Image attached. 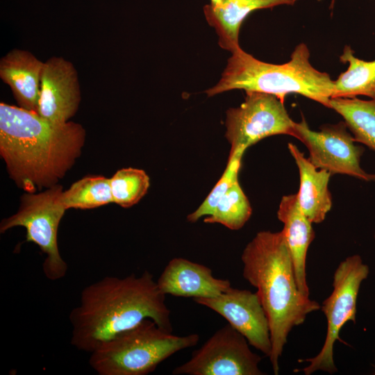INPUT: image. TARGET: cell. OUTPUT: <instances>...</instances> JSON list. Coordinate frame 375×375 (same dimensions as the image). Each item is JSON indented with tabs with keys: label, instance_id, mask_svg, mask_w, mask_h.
I'll return each mask as SVG.
<instances>
[{
	"label": "cell",
	"instance_id": "cell-23",
	"mask_svg": "<svg viewBox=\"0 0 375 375\" xmlns=\"http://www.w3.org/2000/svg\"><path fill=\"white\" fill-rule=\"evenodd\" d=\"M244 153V151L243 150H238L230 153L228 164L224 174L199 207L188 215L187 219L188 222H196L202 217H207L212 213L221 198L233 183L238 180V172Z\"/></svg>",
	"mask_w": 375,
	"mask_h": 375
},
{
	"label": "cell",
	"instance_id": "cell-17",
	"mask_svg": "<svg viewBox=\"0 0 375 375\" xmlns=\"http://www.w3.org/2000/svg\"><path fill=\"white\" fill-rule=\"evenodd\" d=\"M297 0H223L218 5L203 7L206 19L218 35L219 45L231 53L240 48L239 32L253 11L280 5H293Z\"/></svg>",
	"mask_w": 375,
	"mask_h": 375
},
{
	"label": "cell",
	"instance_id": "cell-1",
	"mask_svg": "<svg viewBox=\"0 0 375 375\" xmlns=\"http://www.w3.org/2000/svg\"><path fill=\"white\" fill-rule=\"evenodd\" d=\"M85 138L79 124L0 103V153L10 176L27 192L56 185L80 156Z\"/></svg>",
	"mask_w": 375,
	"mask_h": 375
},
{
	"label": "cell",
	"instance_id": "cell-9",
	"mask_svg": "<svg viewBox=\"0 0 375 375\" xmlns=\"http://www.w3.org/2000/svg\"><path fill=\"white\" fill-rule=\"evenodd\" d=\"M246 338L226 324L215 331L191 358L175 367L174 375H262L261 357Z\"/></svg>",
	"mask_w": 375,
	"mask_h": 375
},
{
	"label": "cell",
	"instance_id": "cell-21",
	"mask_svg": "<svg viewBox=\"0 0 375 375\" xmlns=\"http://www.w3.org/2000/svg\"><path fill=\"white\" fill-rule=\"evenodd\" d=\"M252 208L238 180L235 181L221 198L212 213L204 222L220 224L231 230H238L249 219Z\"/></svg>",
	"mask_w": 375,
	"mask_h": 375
},
{
	"label": "cell",
	"instance_id": "cell-4",
	"mask_svg": "<svg viewBox=\"0 0 375 375\" xmlns=\"http://www.w3.org/2000/svg\"><path fill=\"white\" fill-rule=\"evenodd\" d=\"M304 43L292 51L283 64L262 62L239 48L231 53L219 82L205 91L208 97L232 90L273 94L284 102L286 95L299 94L329 108L333 81L328 74L310 62Z\"/></svg>",
	"mask_w": 375,
	"mask_h": 375
},
{
	"label": "cell",
	"instance_id": "cell-20",
	"mask_svg": "<svg viewBox=\"0 0 375 375\" xmlns=\"http://www.w3.org/2000/svg\"><path fill=\"white\" fill-rule=\"evenodd\" d=\"M65 208L90 209L113 202L110 178L102 176H87L62 192Z\"/></svg>",
	"mask_w": 375,
	"mask_h": 375
},
{
	"label": "cell",
	"instance_id": "cell-3",
	"mask_svg": "<svg viewBox=\"0 0 375 375\" xmlns=\"http://www.w3.org/2000/svg\"><path fill=\"white\" fill-rule=\"evenodd\" d=\"M241 260L242 276L257 289L269 321L274 374L293 327L304 322L320 305L298 288L290 251L283 231H260L246 245Z\"/></svg>",
	"mask_w": 375,
	"mask_h": 375
},
{
	"label": "cell",
	"instance_id": "cell-22",
	"mask_svg": "<svg viewBox=\"0 0 375 375\" xmlns=\"http://www.w3.org/2000/svg\"><path fill=\"white\" fill-rule=\"evenodd\" d=\"M113 202L124 208L137 203L147 192L149 177L140 169L124 168L110 178Z\"/></svg>",
	"mask_w": 375,
	"mask_h": 375
},
{
	"label": "cell",
	"instance_id": "cell-19",
	"mask_svg": "<svg viewBox=\"0 0 375 375\" xmlns=\"http://www.w3.org/2000/svg\"><path fill=\"white\" fill-rule=\"evenodd\" d=\"M329 108L343 117L356 142L375 151V99L331 98Z\"/></svg>",
	"mask_w": 375,
	"mask_h": 375
},
{
	"label": "cell",
	"instance_id": "cell-8",
	"mask_svg": "<svg viewBox=\"0 0 375 375\" xmlns=\"http://www.w3.org/2000/svg\"><path fill=\"white\" fill-rule=\"evenodd\" d=\"M294 122L284 102L277 97L259 92H246L244 101L226 111L225 137L230 153L245 150L258 141L275 135L292 136Z\"/></svg>",
	"mask_w": 375,
	"mask_h": 375
},
{
	"label": "cell",
	"instance_id": "cell-14",
	"mask_svg": "<svg viewBox=\"0 0 375 375\" xmlns=\"http://www.w3.org/2000/svg\"><path fill=\"white\" fill-rule=\"evenodd\" d=\"M277 217L283 224L282 231L290 251L298 288L303 294L309 297L306 281V256L315 234L312 223L299 207L297 194L282 197Z\"/></svg>",
	"mask_w": 375,
	"mask_h": 375
},
{
	"label": "cell",
	"instance_id": "cell-2",
	"mask_svg": "<svg viewBox=\"0 0 375 375\" xmlns=\"http://www.w3.org/2000/svg\"><path fill=\"white\" fill-rule=\"evenodd\" d=\"M153 275L144 271L125 277L105 276L85 287L70 312L71 344L91 353L145 319L172 332L171 312Z\"/></svg>",
	"mask_w": 375,
	"mask_h": 375
},
{
	"label": "cell",
	"instance_id": "cell-12",
	"mask_svg": "<svg viewBox=\"0 0 375 375\" xmlns=\"http://www.w3.org/2000/svg\"><path fill=\"white\" fill-rule=\"evenodd\" d=\"M78 74L73 64L53 56L45 62L40 81L38 113L55 122H67L81 102Z\"/></svg>",
	"mask_w": 375,
	"mask_h": 375
},
{
	"label": "cell",
	"instance_id": "cell-16",
	"mask_svg": "<svg viewBox=\"0 0 375 375\" xmlns=\"http://www.w3.org/2000/svg\"><path fill=\"white\" fill-rule=\"evenodd\" d=\"M288 147L299 169L300 184L297 195L299 207L311 223H321L333 204L328 189L331 174L317 168L295 144L288 143Z\"/></svg>",
	"mask_w": 375,
	"mask_h": 375
},
{
	"label": "cell",
	"instance_id": "cell-13",
	"mask_svg": "<svg viewBox=\"0 0 375 375\" xmlns=\"http://www.w3.org/2000/svg\"><path fill=\"white\" fill-rule=\"evenodd\" d=\"M156 282L165 295L193 299L216 297L231 287L228 280L213 276L207 266L183 258L169 260Z\"/></svg>",
	"mask_w": 375,
	"mask_h": 375
},
{
	"label": "cell",
	"instance_id": "cell-6",
	"mask_svg": "<svg viewBox=\"0 0 375 375\" xmlns=\"http://www.w3.org/2000/svg\"><path fill=\"white\" fill-rule=\"evenodd\" d=\"M62 192L56 184L40 193L24 194L18 211L0 224L1 233L16 226L25 228L26 242L36 244L46 255L42 267L50 281L64 278L68 268L58 245V226L67 210L61 199Z\"/></svg>",
	"mask_w": 375,
	"mask_h": 375
},
{
	"label": "cell",
	"instance_id": "cell-11",
	"mask_svg": "<svg viewBox=\"0 0 375 375\" xmlns=\"http://www.w3.org/2000/svg\"><path fill=\"white\" fill-rule=\"evenodd\" d=\"M194 301L223 317L250 345L269 357L272 343L269 321L257 292L231 286L216 297Z\"/></svg>",
	"mask_w": 375,
	"mask_h": 375
},
{
	"label": "cell",
	"instance_id": "cell-18",
	"mask_svg": "<svg viewBox=\"0 0 375 375\" xmlns=\"http://www.w3.org/2000/svg\"><path fill=\"white\" fill-rule=\"evenodd\" d=\"M340 60L347 63L348 68L333 81L331 98H353L363 95L375 99V60L359 59L354 56L351 47L347 45Z\"/></svg>",
	"mask_w": 375,
	"mask_h": 375
},
{
	"label": "cell",
	"instance_id": "cell-7",
	"mask_svg": "<svg viewBox=\"0 0 375 375\" xmlns=\"http://www.w3.org/2000/svg\"><path fill=\"white\" fill-rule=\"evenodd\" d=\"M369 268L358 255L347 257L335 269L333 290L321 307L327 321L325 341L319 353L304 360L309 365L302 371L310 375L317 370L329 374L337 372L333 360V346L340 340L341 328L349 321L356 323V302L362 281L367 277Z\"/></svg>",
	"mask_w": 375,
	"mask_h": 375
},
{
	"label": "cell",
	"instance_id": "cell-5",
	"mask_svg": "<svg viewBox=\"0 0 375 375\" xmlns=\"http://www.w3.org/2000/svg\"><path fill=\"white\" fill-rule=\"evenodd\" d=\"M197 333L172 334L151 319L123 331L90 353L89 364L99 375H147L175 353L195 346Z\"/></svg>",
	"mask_w": 375,
	"mask_h": 375
},
{
	"label": "cell",
	"instance_id": "cell-15",
	"mask_svg": "<svg viewBox=\"0 0 375 375\" xmlns=\"http://www.w3.org/2000/svg\"><path fill=\"white\" fill-rule=\"evenodd\" d=\"M44 62L31 52L15 49L0 60V77L8 85L19 107L38 112Z\"/></svg>",
	"mask_w": 375,
	"mask_h": 375
},
{
	"label": "cell",
	"instance_id": "cell-24",
	"mask_svg": "<svg viewBox=\"0 0 375 375\" xmlns=\"http://www.w3.org/2000/svg\"><path fill=\"white\" fill-rule=\"evenodd\" d=\"M223 0H210V4L215 6L219 4Z\"/></svg>",
	"mask_w": 375,
	"mask_h": 375
},
{
	"label": "cell",
	"instance_id": "cell-10",
	"mask_svg": "<svg viewBox=\"0 0 375 375\" xmlns=\"http://www.w3.org/2000/svg\"><path fill=\"white\" fill-rule=\"evenodd\" d=\"M344 122L325 124L319 131L310 128L306 119L295 122L292 136L308 149L309 160L318 169L332 174H345L370 182L375 174L366 172L360 166L364 149L355 144Z\"/></svg>",
	"mask_w": 375,
	"mask_h": 375
}]
</instances>
